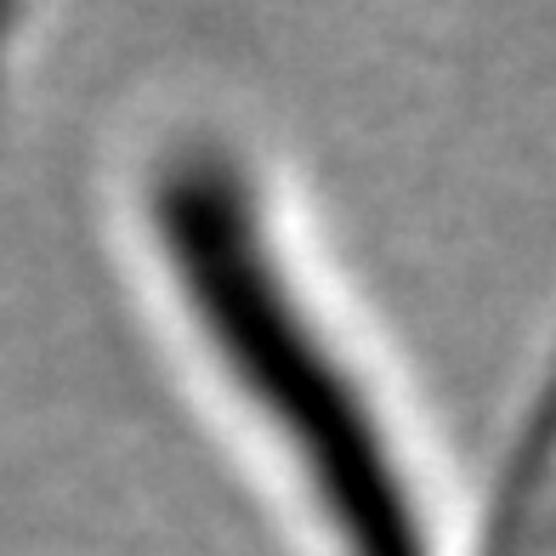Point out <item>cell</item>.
I'll return each mask as SVG.
<instances>
[{
    "mask_svg": "<svg viewBox=\"0 0 556 556\" xmlns=\"http://www.w3.org/2000/svg\"><path fill=\"white\" fill-rule=\"evenodd\" d=\"M154 239L211 364L285 448L336 556H438L409 448L256 176L222 148H182L154 176Z\"/></svg>",
    "mask_w": 556,
    "mask_h": 556,
    "instance_id": "1",
    "label": "cell"
},
{
    "mask_svg": "<svg viewBox=\"0 0 556 556\" xmlns=\"http://www.w3.org/2000/svg\"><path fill=\"white\" fill-rule=\"evenodd\" d=\"M7 17H12V0H0V35H7Z\"/></svg>",
    "mask_w": 556,
    "mask_h": 556,
    "instance_id": "2",
    "label": "cell"
}]
</instances>
